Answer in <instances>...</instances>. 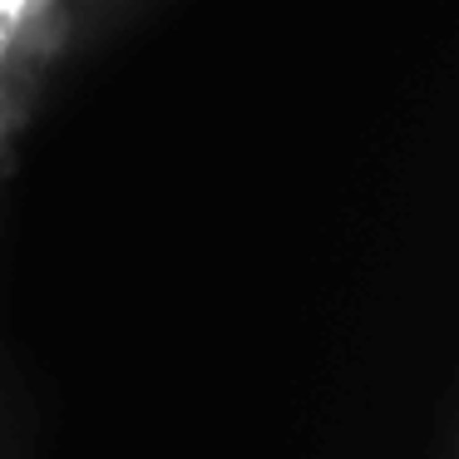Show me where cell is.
I'll list each match as a JSON object with an SVG mask.
<instances>
[{
  "label": "cell",
  "mask_w": 459,
  "mask_h": 459,
  "mask_svg": "<svg viewBox=\"0 0 459 459\" xmlns=\"http://www.w3.org/2000/svg\"><path fill=\"white\" fill-rule=\"evenodd\" d=\"M70 11L55 0H0V84L30 80L40 65L65 55Z\"/></svg>",
  "instance_id": "obj_1"
},
{
  "label": "cell",
  "mask_w": 459,
  "mask_h": 459,
  "mask_svg": "<svg viewBox=\"0 0 459 459\" xmlns=\"http://www.w3.org/2000/svg\"><path fill=\"white\" fill-rule=\"evenodd\" d=\"M15 109H21V104H15V90L11 84H0V134H5V124L15 119Z\"/></svg>",
  "instance_id": "obj_2"
}]
</instances>
